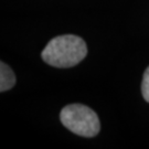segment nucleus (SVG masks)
Segmentation results:
<instances>
[{"instance_id": "1", "label": "nucleus", "mask_w": 149, "mask_h": 149, "mask_svg": "<svg viewBox=\"0 0 149 149\" xmlns=\"http://www.w3.org/2000/svg\"><path fill=\"white\" fill-rule=\"evenodd\" d=\"M87 54L85 41L73 34L53 38L43 49L41 58L51 66L66 69L79 64Z\"/></svg>"}, {"instance_id": "4", "label": "nucleus", "mask_w": 149, "mask_h": 149, "mask_svg": "<svg viewBox=\"0 0 149 149\" xmlns=\"http://www.w3.org/2000/svg\"><path fill=\"white\" fill-rule=\"evenodd\" d=\"M141 93H143L145 101L149 103V66L146 69L144 73L143 83H141Z\"/></svg>"}, {"instance_id": "2", "label": "nucleus", "mask_w": 149, "mask_h": 149, "mask_svg": "<svg viewBox=\"0 0 149 149\" xmlns=\"http://www.w3.org/2000/svg\"><path fill=\"white\" fill-rule=\"evenodd\" d=\"M60 119L72 133L83 137H94L101 130L98 116L90 107L82 104H71L60 113Z\"/></svg>"}, {"instance_id": "3", "label": "nucleus", "mask_w": 149, "mask_h": 149, "mask_svg": "<svg viewBox=\"0 0 149 149\" xmlns=\"http://www.w3.org/2000/svg\"><path fill=\"white\" fill-rule=\"evenodd\" d=\"M16 84V76L13 71L6 63H0V92L11 90Z\"/></svg>"}]
</instances>
